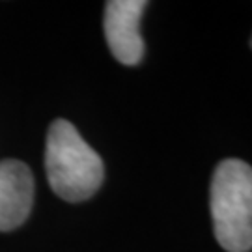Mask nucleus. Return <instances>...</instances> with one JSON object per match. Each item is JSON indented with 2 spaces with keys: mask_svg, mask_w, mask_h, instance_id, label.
I'll return each instance as SVG.
<instances>
[{
  "mask_svg": "<svg viewBox=\"0 0 252 252\" xmlns=\"http://www.w3.org/2000/svg\"><path fill=\"white\" fill-rule=\"evenodd\" d=\"M45 170L53 190L65 202L88 200L105 178V166L97 152L67 120H56L49 127Z\"/></svg>",
  "mask_w": 252,
  "mask_h": 252,
  "instance_id": "nucleus-1",
  "label": "nucleus"
},
{
  "mask_svg": "<svg viewBox=\"0 0 252 252\" xmlns=\"http://www.w3.org/2000/svg\"><path fill=\"white\" fill-rule=\"evenodd\" d=\"M209 209L213 232L226 252L252 249V166L239 159H224L217 164Z\"/></svg>",
  "mask_w": 252,
  "mask_h": 252,
  "instance_id": "nucleus-2",
  "label": "nucleus"
},
{
  "mask_svg": "<svg viewBox=\"0 0 252 252\" xmlns=\"http://www.w3.org/2000/svg\"><path fill=\"white\" fill-rule=\"evenodd\" d=\"M148 2L144 0H110L105 6V36L118 62L136 65L144 56L140 36V17Z\"/></svg>",
  "mask_w": 252,
  "mask_h": 252,
  "instance_id": "nucleus-3",
  "label": "nucleus"
},
{
  "mask_svg": "<svg viewBox=\"0 0 252 252\" xmlns=\"http://www.w3.org/2000/svg\"><path fill=\"white\" fill-rule=\"evenodd\" d=\"M34 180L23 161H0V232L21 226L32 209Z\"/></svg>",
  "mask_w": 252,
  "mask_h": 252,
  "instance_id": "nucleus-4",
  "label": "nucleus"
},
{
  "mask_svg": "<svg viewBox=\"0 0 252 252\" xmlns=\"http://www.w3.org/2000/svg\"><path fill=\"white\" fill-rule=\"evenodd\" d=\"M251 47H252V37H251Z\"/></svg>",
  "mask_w": 252,
  "mask_h": 252,
  "instance_id": "nucleus-5",
  "label": "nucleus"
}]
</instances>
